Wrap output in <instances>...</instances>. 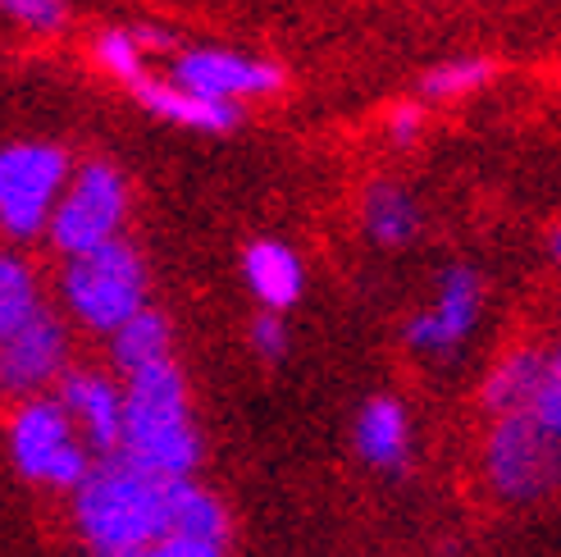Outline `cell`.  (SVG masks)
I'll use <instances>...</instances> for the list:
<instances>
[{
    "label": "cell",
    "instance_id": "21",
    "mask_svg": "<svg viewBox=\"0 0 561 557\" xmlns=\"http://www.w3.org/2000/svg\"><path fill=\"white\" fill-rule=\"evenodd\" d=\"M489 78H493L489 60H447V65H438V69H430L425 78H420V92L434 96V101H453V96L484 88Z\"/></svg>",
    "mask_w": 561,
    "mask_h": 557
},
{
    "label": "cell",
    "instance_id": "13",
    "mask_svg": "<svg viewBox=\"0 0 561 557\" xmlns=\"http://www.w3.org/2000/svg\"><path fill=\"white\" fill-rule=\"evenodd\" d=\"M356 453L379 470L407 466L411 453V425L398 398H370L356 416Z\"/></svg>",
    "mask_w": 561,
    "mask_h": 557
},
{
    "label": "cell",
    "instance_id": "26",
    "mask_svg": "<svg viewBox=\"0 0 561 557\" xmlns=\"http://www.w3.org/2000/svg\"><path fill=\"white\" fill-rule=\"evenodd\" d=\"M420 124H425V120H420V110L415 105H398V110H392V115H388V137H392V143H415V133H420Z\"/></svg>",
    "mask_w": 561,
    "mask_h": 557
},
{
    "label": "cell",
    "instance_id": "7",
    "mask_svg": "<svg viewBox=\"0 0 561 557\" xmlns=\"http://www.w3.org/2000/svg\"><path fill=\"white\" fill-rule=\"evenodd\" d=\"M557 434L539 421L535 411H507L497 416L489 434V480L507 498H539L557 480Z\"/></svg>",
    "mask_w": 561,
    "mask_h": 557
},
{
    "label": "cell",
    "instance_id": "9",
    "mask_svg": "<svg viewBox=\"0 0 561 557\" xmlns=\"http://www.w3.org/2000/svg\"><path fill=\"white\" fill-rule=\"evenodd\" d=\"M480 297H484L480 274L470 265H453L438 284V302L407 325V343L425 356H447L453 348H461L474 320H480Z\"/></svg>",
    "mask_w": 561,
    "mask_h": 557
},
{
    "label": "cell",
    "instance_id": "12",
    "mask_svg": "<svg viewBox=\"0 0 561 557\" xmlns=\"http://www.w3.org/2000/svg\"><path fill=\"white\" fill-rule=\"evenodd\" d=\"M128 92L137 96V105H142L147 115H156L164 124H179V128H196V133H229L242 120L238 101L202 96V92L183 88V82H174V78H151L147 73V78H137Z\"/></svg>",
    "mask_w": 561,
    "mask_h": 557
},
{
    "label": "cell",
    "instance_id": "10",
    "mask_svg": "<svg viewBox=\"0 0 561 557\" xmlns=\"http://www.w3.org/2000/svg\"><path fill=\"white\" fill-rule=\"evenodd\" d=\"M55 375H65V329L42 306L33 320L0 333V379L10 394H27L37 384H50Z\"/></svg>",
    "mask_w": 561,
    "mask_h": 557
},
{
    "label": "cell",
    "instance_id": "15",
    "mask_svg": "<svg viewBox=\"0 0 561 557\" xmlns=\"http://www.w3.org/2000/svg\"><path fill=\"white\" fill-rule=\"evenodd\" d=\"M548 379V356L539 352H507L497 361V366L489 371L484 379V402L497 411V416H507V411H529L539 402V388Z\"/></svg>",
    "mask_w": 561,
    "mask_h": 557
},
{
    "label": "cell",
    "instance_id": "3",
    "mask_svg": "<svg viewBox=\"0 0 561 557\" xmlns=\"http://www.w3.org/2000/svg\"><path fill=\"white\" fill-rule=\"evenodd\" d=\"M60 288H65L69 311L82 325L96 333H115L147 306V270L133 247L115 238L82 257H69Z\"/></svg>",
    "mask_w": 561,
    "mask_h": 557
},
{
    "label": "cell",
    "instance_id": "17",
    "mask_svg": "<svg viewBox=\"0 0 561 557\" xmlns=\"http://www.w3.org/2000/svg\"><path fill=\"white\" fill-rule=\"evenodd\" d=\"M110 352H115V366L124 375L160 366V361H170V320L151 311V306H142L124 329L110 333Z\"/></svg>",
    "mask_w": 561,
    "mask_h": 557
},
{
    "label": "cell",
    "instance_id": "25",
    "mask_svg": "<svg viewBox=\"0 0 561 557\" xmlns=\"http://www.w3.org/2000/svg\"><path fill=\"white\" fill-rule=\"evenodd\" d=\"M251 348H256L265 361H278L288 352V329L278 320V311H265L256 325H251Z\"/></svg>",
    "mask_w": 561,
    "mask_h": 557
},
{
    "label": "cell",
    "instance_id": "6",
    "mask_svg": "<svg viewBox=\"0 0 561 557\" xmlns=\"http://www.w3.org/2000/svg\"><path fill=\"white\" fill-rule=\"evenodd\" d=\"M69 187V160L50 143H10L0 151V225L14 238H33L50 225Z\"/></svg>",
    "mask_w": 561,
    "mask_h": 557
},
{
    "label": "cell",
    "instance_id": "14",
    "mask_svg": "<svg viewBox=\"0 0 561 557\" xmlns=\"http://www.w3.org/2000/svg\"><path fill=\"white\" fill-rule=\"evenodd\" d=\"M242 278L265 302V311H288L301 297V261L284 242H251L242 252Z\"/></svg>",
    "mask_w": 561,
    "mask_h": 557
},
{
    "label": "cell",
    "instance_id": "4",
    "mask_svg": "<svg viewBox=\"0 0 561 557\" xmlns=\"http://www.w3.org/2000/svg\"><path fill=\"white\" fill-rule=\"evenodd\" d=\"M78 425L60 398H33L14 411L10 421V457L27 480L55 485V489H78L88 480V448L78 443Z\"/></svg>",
    "mask_w": 561,
    "mask_h": 557
},
{
    "label": "cell",
    "instance_id": "27",
    "mask_svg": "<svg viewBox=\"0 0 561 557\" xmlns=\"http://www.w3.org/2000/svg\"><path fill=\"white\" fill-rule=\"evenodd\" d=\"M552 257H557V261H561V229H557V234H552Z\"/></svg>",
    "mask_w": 561,
    "mask_h": 557
},
{
    "label": "cell",
    "instance_id": "23",
    "mask_svg": "<svg viewBox=\"0 0 561 557\" xmlns=\"http://www.w3.org/2000/svg\"><path fill=\"white\" fill-rule=\"evenodd\" d=\"M539 416V421L561 439V348L548 356V379H543V388H539V402L529 407Z\"/></svg>",
    "mask_w": 561,
    "mask_h": 557
},
{
    "label": "cell",
    "instance_id": "5",
    "mask_svg": "<svg viewBox=\"0 0 561 557\" xmlns=\"http://www.w3.org/2000/svg\"><path fill=\"white\" fill-rule=\"evenodd\" d=\"M128 215V187L124 174L105 160H88L82 170L69 179L60 206L50 215V242L55 252L82 257L92 247H105L119 238V225Z\"/></svg>",
    "mask_w": 561,
    "mask_h": 557
},
{
    "label": "cell",
    "instance_id": "1",
    "mask_svg": "<svg viewBox=\"0 0 561 557\" xmlns=\"http://www.w3.org/2000/svg\"><path fill=\"white\" fill-rule=\"evenodd\" d=\"M174 485L133 466L128 457H101L73 489L78 535L96 557H128L174 535Z\"/></svg>",
    "mask_w": 561,
    "mask_h": 557
},
{
    "label": "cell",
    "instance_id": "22",
    "mask_svg": "<svg viewBox=\"0 0 561 557\" xmlns=\"http://www.w3.org/2000/svg\"><path fill=\"white\" fill-rule=\"evenodd\" d=\"M14 23H23L27 33H55L65 27V0H0Z\"/></svg>",
    "mask_w": 561,
    "mask_h": 557
},
{
    "label": "cell",
    "instance_id": "11",
    "mask_svg": "<svg viewBox=\"0 0 561 557\" xmlns=\"http://www.w3.org/2000/svg\"><path fill=\"white\" fill-rule=\"evenodd\" d=\"M60 402L69 407L78 434L92 443L101 457H115L124 443V394L110 379L69 371L60 375Z\"/></svg>",
    "mask_w": 561,
    "mask_h": 557
},
{
    "label": "cell",
    "instance_id": "20",
    "mask_svg": "<svg viewBox=\"0 0 561 557\" xmlns=\"http://www.w3.org/2000/svg\"><path fill=\"white\" fill-rule=\"evenodd\" d=\"M96 60L110 78L128 82V88L137 78H147V46L137 33H128V27H110V33L96 37Z\"/></svg>",
    "mask_w": 561,
    "mask_h": 557
},
{
    "label": "cell",
    "instance_id": "24",
    "mask_svg": "<svg viewBox=\"0 0 561 557\" xmlns=\"http://www.w3.org/2000/svg\"><path fill=\"white\" fill-rule=\"evenodd\" d=\"M128 557H224V544H206V539H187V535H170L151 548H137Z\"/></svg>",
    "mask_w": 561,
    "mask_h": 557
},
{
    "label": "cell",
    "instance_id": "2",
    "mask_svg": "<svg viewBox=\"0 0 561 557\" xmlns=\"http://www.w3.org/2000/svg\"><path fill=\"white\" fill-rule=\"evenodd\" d=\"M119 457L164 480H192L196 462H202V443H196L187 416V384L174 371V361L128 375Z\"/></svg>",
    "mask_w": 561,
    "mask_h": 557
},
{
    "label": "cell",
    "instance_id": "16",
    "mask_svg": "<svg viewBox=\"0 0 561 557\" xmlns=\"http://www.w3.org/2000/svg\"><path fill=\"white\" fill-rule=\"evenodd\" d=\"M360 219H366V234L383 247H402L420 234V206L411 202V192L398 183H370L366 202H360Z\"/></svg>",
    "mask_w": 561,
    "mask_h": 557
},
{
    "label": "cell",
    "instance_id": "8",
    "mask_svg": "<svg viewBox=\"0 0 561 557\" xmlns=\"http://www.w3.org/2000/svg\"><path fill=\"white\" fill-rule=\"evenodd\" d=\"M170 78L183 88L215 96V101H251V96H270L278 92V69L270 60H251L238 50H215V46H192L170 65Z\"/></svg>",
    "mask_w": 561,
    "mask_h": 557
},
{
    "label": "cell",
    "instance_id": "18",
    "mask_svg": "<svg viewBox=\"0 0 561 557\" xmlns=\"http://www.w3.org/2000/svg\"><path fill=\"white\" fill-rule=\"evenodd\" d=\"M174 535L206 539V544H224V548H229V512H224L219 498L206 493L202 485L179 480L174 485Z\"/></svg>",
    "mask_w": 561,
    "mask_h": 557
},
{
    "label": "cell",
    "instance_id": "19",
    "mask_svg": "<svg viewBox=\"0 0 561 557\" xmlns=\"http://www.w3.org/2000/svg\"><path fill=\"white\" fill-rule=\"evenodd\" d=\"M42 311V297H37V278L23 261L5 257L0 261V333L19 329L23 320H33Z\"/></svg>",
    "mask_w": 561,
    "mask_h": 557
}]
</instances>
